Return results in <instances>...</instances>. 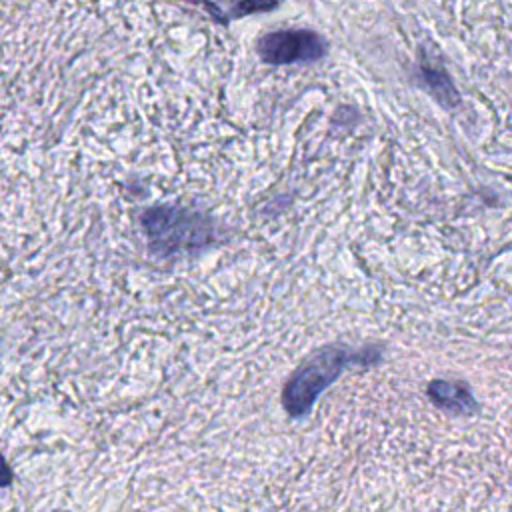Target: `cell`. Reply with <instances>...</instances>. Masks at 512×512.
I'll list each match as a JSON object with an SVG mask.
<instances>
[{
    "label": "cell",
    "mask_w": 512,
    "mask_h": 512,
    "mask_svg": "<svg viewBox=\"0 0 512 512\" xmlns=\"http://www.w3.org/2000/svg\"><path fill=\"white\" fill-rule=\"evenodd\" d=\"M148 246L158 256H174L182 250L206 246L212 226L206 216L182 206L160 204L142 214Z\"/></svg>",
    "instance_id": "cell-1"
},
{
    "label": "cell",
    "mask_w": 512,
    "mask_h": 512,
    "mask_svg": "<svg viewBox=\"0 0 512 512\" xmlns=\"http://www.w3.org/2000/svg\"><path fill=\"white\" fill-rule=\"evenodd\" d=\"M370 358L368 350L354 352L340 346H328L310 356L286 382V388L282 392L284 408L290 412V416H302L310 410L316 396L338 378V374L344 370L346 364L354 360L366 362Z\"/></svg>",
    "instance_id": "cell-2"
},
{
    "label": "cell",
    "mask_w": 512,
    "mask_h": 512,
    "mask_svg": "<svg viewBox=\"0 0 512 512\" xmlns=\"http://www.w3.org/2000/svg\"><path fill=\"white\" fill-rule=\"evenodd\" d=\"M258 54L266 64L314 62L324 54V42L310 30H278L260 38Z\"/></svg>",
    "instance_id": "cell-3"
},
{
    "label": "cell",
    "mask_w": 512,
    "mask_h": 512,
    "mask_svg": "<svg viewBox=\"0 0 512 512\" xmlns=\"http://www.w3.org/2000/svg\"><path fill=\"white\" fill-rule=\"evenodd\" d=\"M430 396L436 404L448 408V410H468L474 406V400L466 386L454 384V382H434L430 386Z\"/></svg>",
    "instance_id": "cell-4"
},
{
    "label": "cell",
    "mask_w": 512,
    "mask_h": 512,
    "mask_svg": "<svg viewBox=\"0 0 512 512\" xmlns=\"http://www.w3.org/2000/svg\"><path fill=\"white\" fill-rule=\"evenodd\" d=\"M422 80L432 92V96L442 104V106H456L458 104V92L448 78V74L440 68L422 64Z\"/></svg>",
    "instance_id": "cell-5"
},
{
    "label": "cell",
    "mask_w": 512,
    "mask_h": 512,
    "mask_svg": "<svg viewBox=\"0 0 512 512\" xmlns=\"http://www.w3.org/2000/svg\"><path fill=\"white\" fill-rule=\"evenodd\" d=\"M280 0H240L236 6H234V16H246L250 12H256V10H270L278 4Z\"/></svg>",
    "instance_id": "cell-6"
}]
</instances>
